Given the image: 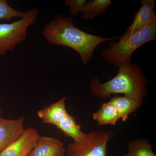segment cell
<instances>
[{"label": "cell", "instance_id": "6da1fadb", "mask_svg": "<svg viewBox=\"0 0 156 156\" xmlns=\"http://www.w3.org/2000/svg\"><path fill=\"white\" fill-rule=\"evenodd\" d=\"M43 34L50 44L65 46L75 50L84 64L90 61L98 45L102 42L120 38H105L87 33L74 24L72 17H65L59 14L45 26Z\"/></svg>", "mask_w": 156, "mask_h": 156}, {"label": "cell", "instance_id": "7a4b0ae2", "mask_svg": "<svg viewBox=\"0 0 156 156\" xmlns=\"http://www.w3.org/2000/svg\"><path fill=\"white\" fill-rule=\"evenodd\" d=\"M118 73L106 83H101L98 78L90 83L91 92L101 99L113 94H123L133 98L140 105L146 94V86L148 83L139 65L131 60L119 66Z\"/></svg>", "mask_w": 156, "mask_h": 156}, {"label": "cell", "instance_id": "3957f363", "mask_svg": "<svg viewBox=\"0 0 156 156\" xmlns=\"http://www.w3.org/2000/svg\"><path fill=\"white\" fill-rule=\"evenodd\" d=\"M156 38L155 14L147 25L136 33L111 43L109 48L102 51V57L106 62L118 67L121 63L131 60V55L138 48Z\"/></svg>", "mask_w": 156, "mask_h": 156}, {"label": "cell", "instance_id": "277c9868", "mask_svg": "<svg viewBox=\"0 0 156 156\" xmlns=\"http://www.w3.org/2000/svg\"><path fill=\"white\" fill-rule=\"evenodd\" d=\"M37 9L24 12L18 20L11 23H0V55L13 51L16 46L25 41L28 28L36 21Z\"/></svg>", "mask_w": 156, "mask_h": 156}, {"label": "cell", "instance_id": "5b68a950", "mask_svg": "<svg viewBox=\"0 0 156 156\" xmlns=\"http://www.w3.org/2000/svg\"><path fill=\"white\" fill-rule=\"evenodd\" d=\"M114 133L111 130H97L86 133L83 139L68 145L67 156H107L108 141Z\"/></svg>", "mask_w": 156, "mask_h": 156}, {"label": "cell", "instance_id": "8992f818", "mask_svg": "<svg viewBox=\"0 0 156 156\" xmlns=\"http://www.w3.org/2000/svg\"><path fill=\"white\" fill-rule=\"evenodd\" d=\"M40 136L36 129L30 127L27 128L22 136L0 152V156H27Z\"/></svg>", "mask_w": 156, "mask_h": 156}, {"label": "cell", "instance_id": "52a82bcc", "mask_svg": "<svg viewBox=\"0 0 156 156\" xmlns=\"http://www.w3.org/2000/svg\"><path fill=\"white\" fill-rule=\"evenodd\" d=\"M24 118L6 119L0 117V152L11 143L22 136L26 129Z\"/></svg>", "mask_w": 156, "mask_h": 156}, {"label": "cell", "instance_id": "ba28073f", "mask_svg": "<svg viewBox=\"0 0 156 156\" xmlns=\"http://www.w3.org/2000/svg\"><path fill=\"white\" fill-rule=\"evenodd\" d=\"M140 9L134 14V19L131 25L119 39L127 38L136 33L146 26L151 20L154 13L156 1L141 0Z\"/></svg>", "mask_w": 156, "mask_h": 156}, {"label": "cell", "instance_id": "9c48e42d", "mask_svg": "<svg viewBox=\"0 0 156 156\" xmlns=\"http://www.w3.org/2000/svg\"><path fill=\"white\" fill-rule=\"evenodd\" d=\"M66 151L63 143L59 139L40 136L27 156H64Z\"/></svg>", "mask_w": 156, "mask_h": 156}, {"label": "cell", "instance_id": "30bf717a", "mask_svg": "<svg viewBox=\"0 0 156 156\" xmlns=\"http://www.w3.org/2000/svg\"><path fill=\"white\" fill-rule=\"evenodd\" d=\"M66 98L39 110L37 115L44 124L57 125L66 116L68 113L65 105Z\"/></svg>", "mask_w": 156, "mask_h": 156}, {"label": "cell", "instance_id": "8fae6325", "mask_svg": "<svg viewBox=\"0 0 156 156\" xmlns=\"http://www.w3.org/2000/svg\"><path fill=\"white\" fill-rule=\"evenodd\" d=\"M109 101L116 108L120 119H122L123 122H126L130 114L136 111L140 106L136 101L126 95L115 96L112 98Z\"/></svg>", "mask_w": 156, "mask_h": 156}, {"label": "cell", "instance_id": "7c38bea8", "mask_svg": "<svg viewBox=\"0 0 156 156\" xmlns=\"http://www.w3.org/2000/svg\"><path fill=\"white\" fill-rule=\"evenodd\" d=\"M56 126L66 136L73 139L74 142L81 141L86 134L81 130V127L78 125L75 118L69 114Z\"/></svg>", "mask_w": 156, "mask_h": 156}, {"label": "cell", "instance_id": "4fadbf2b", "mask_svg": "<svg viewBox=\"0 0 156 156\" xmlns=\"http://www.w3.org/2000/svg\"><path fill=\"white\" fill-rule=\"evenodd\" d=\"M93 118L99 126L115 125L120 119L119 112L110 101L104 103L99 110L94 113Z\"/></svg>", "mask_w": 156, "mask_h": 156}, {"label": "cell", "instance_id": "5bb4252c", "mask_svg": "<svg viewBox=\"0 0 156 156\" xmlns=\"http://www.w3.org/2000/svg\"><path fill=\"white\" fill-rule=\"evenodd\" d=\"M112 3L111 0H91L87 2L82 13L85 20L94 19L98 15L103 14Z\"/></svg>", "mask_w": 156, "mask_h": 156}, {"label": "cell", "instance_id": "9a60e30c", "mask_svg": "<svg viewBox=\"0 0 156 156\" xmlns=\"http://www.w3.org/2000/svg\"><path fill=\"white\" fill-rule=\"evenodd\" d=\"M128 150V153L123 156H156L151 144L146 139L138 138L130 141Z\"/></svg>", "mask_w": 156, "mask_h": 156}, {"label": "cell", "instance_id": "2e32d148", "mask_svg": "<svg viewBox=\"0 0 156 156\" xmlns=\"http://www.w3.org/2000/svg\"><path fill=\"white\" fill-rule=\"evenodd\" d=\"M24 12L17 11L9 5L6 0H0V20H11L13 18H21Z\"/></svg>", "mask_w": 156, "mask_h": 156}, {"label": "cell", "instance_id": "e0dca14e", "mask_svg": "<svg viewBox=\"0 0 156 156\" xmlns=\"http://www.w3.org/2000/svg\"><path fill=\"white\" fill-rule=\"evenodd\" d=\"M87 2L86 0H65L64 5L68 7L71 15L75 17L79 13H82Z\"/></svg>", "mask_w": 156, "mask_h": 156}]
</instances>
